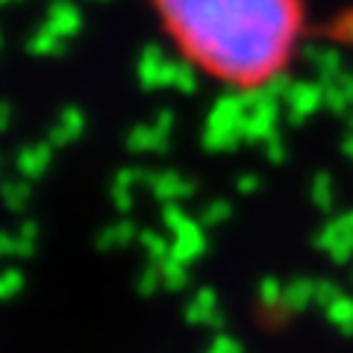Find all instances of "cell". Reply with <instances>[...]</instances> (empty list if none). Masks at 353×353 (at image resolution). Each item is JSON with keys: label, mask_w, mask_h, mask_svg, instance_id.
I'll use <instances>...</instances> for the list:
<instances>
[{"label": "cell", "mask_w": 353, "mask_h": 353, "mask_svg": "<svg viewBox=\"0 0 353 353\" xmlns=\"http://www.w3.org/2000/svg\"><path fill=\"white\" fill-rule=\"evenodd\" d=\"M176 50L206 77L256 88L280 77L303 32V0H150Z\"/></svg>", "instance_id": "cell-1"}]
</instances>
